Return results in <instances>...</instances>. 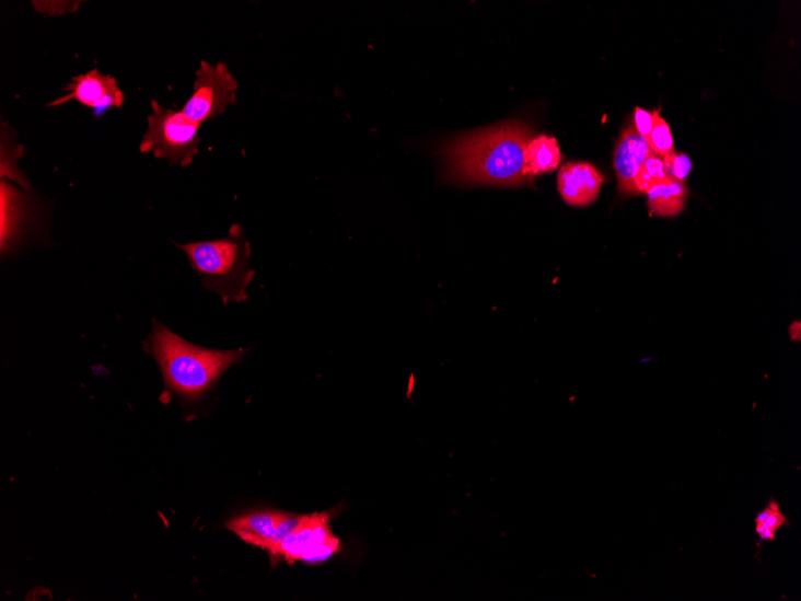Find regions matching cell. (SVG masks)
Listing matches in <instances>:
<instances>
[{
	"instance_id": "obj_1",
	"label": "cell",
	"mask_w": 801,
	"mask_h": 601,
	"mask_svg": "<svg viewBox=\"0 0 801 601\" xmlns=\"http://www.w3.org/2000/svg\"><path fill=\"white\" fill-rule=\"evenodd\" d=\"M534 137L527 124L515 120L460 136L441 148L442 178L469 186L529 184L525 149Z\"/></svg>"
},
{
	"instance_id": "obj_2",
	"label": "cell",
	"mask_w": 801,
	"mask_h": 601,
	"mask_svg": "<svg viewBox=\"0 0 801 601\" xmlns=\"http://www.w3.org/2000/svg\"><path fill=\"white\" fill-rule=\"evenodd\" d=\"M146 350L156 360L164 378L161 400L177 395L184 403L197 404L248 349L218 350L195 346L164 324L154 321Z\"/></svg>"
},
{
	"instance_id": "obj_3",
	"label": "cell",
	"mask_w": 801,
	"mask_h": 601,
	"mask_svg": "<svg viewBox=\"0 0 801 601\" xmlns=\"http://www.w3.org/2000/svg\"><path fill=\"white\" fill-rule=\"evenodd\" d=\"M191 268L209 292L218 294L223 305L244 303L247 288L256 271L249 266L252 245L245 240L244 229L234 223L221 240L178 244Z\"/></svg>"
},
{
	"instance_id": "obj_4",
	"label": "cell",
	"mask_w": 801,
	"mask_h": 601,
	"mask_svg": "<svg viewBox=\"0 0 801 601\" xmlns=\"http://www.w3.org/2000/svg\"><path fill=\"white\" fill-rule=\"evenodd\" d=\"M148 129L140 143V152L166 159L172 166H190L199 153L200 125L187 119L182 111L162 107L156 100L150 103Z\"/></svg>"
},
{
	"instance_id": "obj_5",
	"label": "cell",
	"mask_w": 801,
	"mask_h": 601,
	"mask_svg": "<svg viewBox=\"0 0 801 601\" xmlns=\"http://www.w3.org/2000/svg\"><path fill=\"white\" fill-rule=\"evenodd\" d=\"M240 83L224 62L211 66L200 61L196 71L194 92L183 106V115L199 125L214 120L236 104Z\"/></svg>"
},
{
	"instance_id": "obj_6",
	"label": "cell",
	"mask_w": 801,
	"mask_h": 601,
	"mask_svg": "<svg viewBox=\"0 0 801 601\" xmlns=\"http://www.w3.org/2000/svg\"><path fill=\"white\" fill-rule=\"evenodd\" d=\"M300 519L302 516L288 512L255 511L234 518L228 523V529L245 543L266 550L272 556L283 538L297 528Z\"/></svg>"
},
{
	"instance_id": "obj_7",
	"label": "cell",
	"mask_w": 801,
	"mask_h": 601,
	"mask_svg": "<svg viewBox=\"0 0 801 601\" xmlns=\"http://www.w3.org/2000/svg\"><path fill=\"white\" fill-rule=\"evenodd\" d=\"M62 92L66 93L65 96L53 100L46 107H58L73 100L81 105L103 112L111 107L120 109L125 103V95L117 79L97 69L72 78Z\"/></svg>"
},
{
	"instance_id": "obj_8",
	"label": "cell",
	"mask_w": 801,
	"mask_h": 601,
	"mask_svg": "<svg viewBox=\"0 0 801 601\" xmlns=\"http://www.w3.org/2000/svg\"><path fill=\"white\" fill-rule=\"evenodd\" d=\"M333 534L329 516L325 512L302 516L297 528L283 538L272 556L283 557L288 563L302 562L304 556Z\"/></svg>"
},
{
	"instance_id": "obj_9",
	"label": "cell",
	"mask_w": 801,
	"mask_h": 601,
	"mask_svg": "<svg viewBox=\"0 0 801 601\" xmlns=\"http://www.w3.org/2000/svg\"><path fill=\"white\" fill-rule=\"evenodd\" d=\"M603 184V175L588 162H568L558 173V192L573 207L594 204Z\"/></svg>"
},
{
	"instance_id": "obj_10",
	"label": "cell",
	"mask_w": 801,
	"mask_h": 601,
	"mask_svg": "<svg viewBox=\"0 0 801 601\" xmlns=\"http://www.w3.org/2000/svg\"><path fill=\"white\" fill-rule=\"evenodd\" d=\"M653 154L648 141L630 125L620 135L615 149V170L618 189L625 196H635V180L645 161Z\"/></svg>"
},
{
	"instance_id": "obj_11",
	"label": "cell",
	"mask_w": 801,
	"mask_h": 601,
	"mask_svg": "<svg viewBox=\"0 0 801 601\" xmlns=\"http://www.w3.org/2000/svg\"><path fill=\"white\" fill-rule=\"evenodd\" d=\"M2 181V249L15 245L24 224L28 223V199Z\"/></svg>"
},
{
	"instance_id": "obj_12",
	"label": "cell",
	"mask_w": 801,
	"mask_h": 601,
	"mask_svg": "<svg viewBox=\"0 0 801 601\" xmlns=\"http://www.w3.org/2000/svg\"><path fill=\"white\" fill-rule=\"evenodd\" d=\"M646 195L652 215L661 218H672L683 211L686 204L687 187L685 182L666 177L653 186Z\"/></svg>"
},
{
	"instance_id": "obj_13",
	"label": "cell",
	"mask_w": 801,
	"mask_h": 601,
	"mask_svg": "<svg viewBox=\"0 0 801 601\" xmlns=\"http://www.w3.org/2000/svg\"><path fill=\"white\" fill-rule=\"evenodd\" d=\"M561 158L557 140L547 135L534 137L525 149V165L532 178L556 170Z\"/></svg>"
},
{
	"instance_id": "obj_14",
	"label": "cell",
	"mask_w": 801,
	"mask_h": 601,
	"mask_svg": "<svg viewBox=\"0 0 801 601\" xmlns=\"http://www.w3.org/2000/svg\"><path fill=\"white\" fill-rule=\"evenodd\" d=\"M785 524H788V520L776 500H770L767 508L756 517V532L762 541H775L776 532Z\"/></svg>"
},
{
	"instance_id": "obj_15",
	"label": "cell",
	"mask_w": 801,
	"mask_h": 601,
	"mask_svg": "<svg viewBox=\"0 0 801 601\" xmlns=\"http://www.w3.org/2000/svg\"><path fill=\"white\" fill-rule=\"evenodd\" d=\"M666 178L662 158L649 155L635 180V195L647 194L653 186Z\"/></svg>"
},
{
	"instance_id": "obj_16",
	"label": "cell",
	"mask_w": 801,
	"mask_h": 601,
	"mask_svg": "<svg viewBox=\"0 0 801 601\" xmlns=\"http://www.w3.org/2000/svg\"><path fill=\"white\" fill-rule=\"evenodd\" d=\"M648 142L653 153L662 159L674 153V142L670 125L659 115L658 111L653 112V129L650 132Z\"/></svg>"
},
{
	"instance_id": "obj_17",
	"label": "cell",
	"mask_w": 801,
	"mask_h": 601,
	"mask_svg": "<svg viewBox=\"0 0 801 601\" xmlns=\"http://www.w3.org/2000/svg\"><path fill=\"white\" fill-rule=\"evenodd\" d=\"M662 160L666 177L671 180L684 182L688 173L692 172L693 162L686 154L674 152Z\"/></svg>"
},
{
	"instance_id": "obj_18",
	"label": "cell",
	"mask_w": 801,
	"mask_h": 601,
	"mask_svg": "<svg viewBox=\"0 0 801 601\" xmlns=\"http://www.w3.org/2000/svg\"><path fill=\"white\" fill-rule=\"evenodd\" d=\"M341 547L343 545L339 538L333 534L327 541L304 556L302 562L309 563V565H317V563L328 560L330 557L339 553Z\"/></svg>"
},
{
	"instance_id": "obj_19",
	"label": "cell",
	"mask_w": 801,
	"mask_h": 601,
	"mask_svg": "<svg viewBox=\"0 0 801 601\" xmlns=\"http://www.w3.org/2000/svg\"><path fill=\"white\" fill-rule=\"evenodd\" d=\"M634 127L643 139L649 141L650 132L653 129V112L637 107L635 109ZM649 143V142H648Z\"/></svg>"
},
{
	"instance_id": "obj_20",
	"label": "cell",
	"mask_w": 801,
	"mask_h": 601,
	"mask_svg": "<svg viewBox=\"0 0 801 601\" xmlns=\"http://www.w3.org/2000/svg\"><path fill=\"white\" fill-rule=\"evenodd\" d=\"M800 331H801L800 322L799 321L798 322H794L791 325V328H790V335H791L792 342H800V339H801V332Z\"/></svg>"
}]
</instances>
